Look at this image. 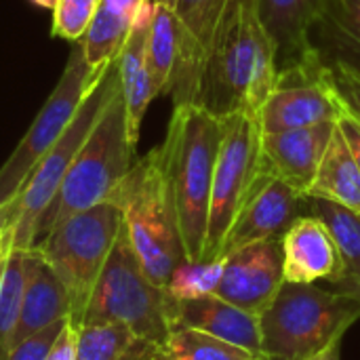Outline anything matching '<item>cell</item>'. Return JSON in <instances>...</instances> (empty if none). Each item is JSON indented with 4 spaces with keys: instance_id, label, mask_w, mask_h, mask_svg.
I'll return each instance as SVG.
<instances>
[{
    "instance_id": "cell-1",
    "label": "cell",
    "mask_w": 360,
    "mask_h": 360,
    "mask_svg": "<svg viewBox=\"0 0 360 360\" xmlns=\"http://www.w3.org/2000/svg\"><path fill=\"white\" fill-rule=\"evenodd\" d=\"M274 80L276 59L257 0H228L196 103L219 118L238 110L259 116Z\"/></svg>"
},
{
    "instance_id": "cell-2",
    "label": "cell",
    "mask_w": 360,
    "mask_h": 360,
    "mask_svg": "<svg viewBox=\"0 0 360 360\" xmlns=\"http://www.w3.org/2000/svg\"><path fill=\"white\" fill-rule=\"evenodd\" d=\"M221 135V118L207 108L198 103L173 108L162 148L188 262H202Z\"/></svg>"
},
{
    "instance_id": "cell-3",
    "label": "cell",
    "mask_w": 360,
    "mask_h": 360,
    "mask_svg": "<svg viewBox=\"0 0 360 360\" xmlns=\"http://www.w3.org/2000/svg\"><path fill=\"white\" fill-rule=\"evenodd\" d=\"M110 202L120 207L124 230L146 274L167 287L188 257L162 143L135 160Z\"/></svg>"
},
{
    "instance_id": "cell-4",
    "label": "cell",
    "mask_w": 360,
    "mask_h": 360,
    "mask_svg": "<svg viewBox=\"0 0 360 360\" xmlns=\"http://www.w3.org/2000/svg\"><path fill=\"white\" fill-rule=\"evenodd\" d=\"M360 319V297L316 285L283 283L259 314L266 360H310L344 340Z\"/></svg>"
},
{
    "instance_id": "cell-5",
    "label": "cell",
    "mask_w": 360,
    "mask_h": 360,
    "mask_svg": "<svg viewBox=\"0 0 360 360\" xmlns=\"http://www.w3.org/2000/svg\"><path fill=\"white\" fill-rule=\"evenodd\" d=\"M135 148L137 143L129 135L127 108L118 86L78 150L59 192L42 213L36 228V243L70 215L108 202L135 165Z\"/></svg>"
},
{
    "instance_id": "cell-6",
    "label": "cell",
    "mask_w": 360,
    "mask_h": 360,
    "mask_svg": "<svg viewBox=\"0 0 360 360\" xmlns=\"http://www.w3.org/2000/svg\"><path fill=\"white\" fill-rule=\"evenodd\" d=\"M118 323L162 350L173 327V295L143 270L124 224L95 285L80 325Z\"/></svg>"
},
{
    "instance_id": "cell-7",
    "label": "cell",
    "mask_w": 360,
    "mask_h": 360,
    "mask_svg": "<svg viewBox=\"0 0 360 360\" xmlns=\"http://www.w3.org/2000/svg\"><path fill=\"white\" fill-rule=\"evenodd\" d=\"M120 228L122 211L108 200L70 215L34 245L70 295V321L74 327H80L82 323Z\"/></svg>"
},
{
    "instance_id": "cell-8",
    "label": "cell",
    "mask_w": 360,
    "mask_h": 360,
    "mask_svg": "<svg viewBox=\"0 0 360 360\" xmlns=\"http://www.w3.org/2000/svg\"><path fill=\"white\" fill-rule=\"evenodd\" d=\"M118 86H120V74H118V61L114 59L101 68L99 76L86 91L65 133L42 156V160L36 165L27 181L23 184L17 196V211L11 228V249H32L36 245V228L42 213L53 202L78 150L82 148L84 139L89 137L91 129L95 127L97 118L101 116L103 108L108 105L110 97Z\"/></svg>"
},
{
    "instance_id": "cell-9",
    "label": "cell",
    "mask_w": 360,
    "mask_h": 360,
    "mask_svg": "<svg viewBox=\"0 0 360 360\" xmlns=\"http://www.w3.org/2000/svg\"><path fill=\"white\" fill-rule=\"evenodd\" d=\"M99 72L101 68L95 70L86 63L82 42L78 40L72 46L65 70L53 93L36 114L21 141L15 146L6 162L0 167V207L8 205L19 196L23 184L27 181L36 165L57 143V139L74 120L86 91L91 89Z\"/></svg>"
},
{
    "instance_id": "cell-10",
    "label": "cell",
    "mask_w": 360,
    "mask_h": 360,
    "mask_svg": "<svg viewBox=\"0 0 360 360\" xmlns=\"http://www.w3.org/2000/svg\"><path fill=\"white\" fill-rule=\"evenodd\" d=\"M221 122L224 135L215 162L202 262H219L228 230L259 173L262 127L257 114L238 110L224 116Z\"/></svg>"
},
{
    "instance_id": "cell-11",
    "label": "cell",
    "mask_w": 360,
    "mask_h": 360,
    "mask_svg": "<svg viewBox=\"0 0 360 360\" xmlns=\"http://www.w3.org/2000/svg\"><path fill=\"white\" fill-rule=\"evenodd\" d=\"M346 112L333 68L319 49L285 70L276 72L274 86L259 110L262 133H281L321 122H338Z\"/></svg>"
},
{
    "instance_id": "cell-12",
    "label": "cell",
    "mask_w": 360,
    "mask_h": 360,
    "mask_svg": "<svg viewBox=\"0 0 360 360\" xmlns=\"http://www.w3.org/2000/svg\"><path fill=\"white\" fill-rule=\"evenodd\" d=\"M310 213L308 196L259 169L221 247V257L247 245L281 238L302 215ZM219 257V259H221Z\"/></svg>"
},
{
    "instance_id": "cell-13",
    "label": "cell",
    "mask_w": 360,
    "mask_h": 360,
    "mask_svg": "<svg viewBox=\"0 0 360 360\" xmlns=\"http://www.w3.org/2000/svg\"><path fill=\"white\" fill-rule=\"evenodd\" d=\"M285 283L283 236L247 245L221 257L213 295L251 314H262Z\"/></svg>"
},
{
    "instance_id": "cell-14",
    "label": "cell",
    "mask_w": 360,
    "mask_h": 360,
    "mask_svg": "<svg viewBox=\"0 0 360 360\" xmlns=\"http://www.w3.org/2000/svg\"><path fill=\"white\" fill-rule=\"evenodd\" d=\"M226 4L228 0H177L175 17L179 25V57L171 84L175 105L198 101Z\"/></svg>"
},
{
    "instance_id": "cell-15",
    "label": "cell",
    "mask_w": 360,
    "mask_h": 360,
    "mask_svg": "<svg viewBox=\"0 0 360 360\" xmlns=\"http://www.w3.org/2000/svg\"><path fill=\"white\" fill-rule=\"evenodd\" d=\"M335 127L338 122H321L281 133H262L259 169L306 196Z\"/></svg>"
},
{
    "instance_id": "cell-16",
    "label": "cell",
    "mask_w": 360,
    "mask_h": 360,
    "mask_svg": "<svg viewBox=\"0 0 360 360\" xmlns=\"http://www.w3.org/2000/svg\"><path fill=\"white\" fill-rule=\"evenodd\" d=\"M283 259L287 283H333L344 272V262L329 228L312 213L302 215L283 234Z\"/></svg>"
},
{
    "instance_id": "cell-17",
    "label": "cell",
    "mask_w": 360,
    "mask_h": 360,
    "mask_svg": "<svg viewBox=\"0 0 360 360\" xmlns=\"http://www.w3.org/2000/svg\"><path fill=\"white\" fill-rule=\"evenodd\" d=\"M173 327L196 329L228 344H234L255 356L262 352V331L259 316L251 314L238 306H232L217 295L173 297Z\"/></svg>"
},
{
    "instance_id": "cell-18",
    "label": "cell",
    "mask_w": 360,
    "mask_h": 360,
    "mask_svg": "<svg viewBox=\"0 0 360 360\" xmlns=\"http://www.w3.org/2000/svg\"><path fill=\"white\" fill-rule=\"evenodd\" d=\"M325 0H257L259 23L272 44L276 72L300 63L316 49L310 32L323 17Z\"/></svg>"
},
{
    "instance_id": "cell-19",
    "label": "cell",
    "mask_w": 360,
    "mask_h": 360,
    "mask_svg": "<svg viewBox=\"0 0 360 360\" xmlns=\"http://www.w3.org/2000/svg\"><path fill=\"white\" fill-rule=\"evenodd\" d=\"M70 316H72V302L65 287L55 276V272L46 266L40 253L34 247L27 249L25 291H23L19 323L11 340V350L32 333Z\"/></svg>"
},
{
    "instance_id": "cell-20",
    "label": "cell",
    "mask_w": 360,
    "mask_h": 360,
    "mask_svg": "<svg viewBox=\"0 0 360 360\" xmlns=\"http://www.w3.org/2000/svg\"><path fill=\"white\" fill-rule=\"evenodd\" d=\"M154 13V2L146 0L143 6L137 13V19L131 27V34L116 57L118 61V74H120V91L127 108V124H129V135L133 143L139 141V131H141V120L146 116V110L150 101L156 97L150 72H148V61H146V42H148V30Z\"/></svg>"
},
{
    "instance_id": "cell-21",
    "label": "cell",
    "mask_w": 360,
    "mask_h": 360,
    "mask_svg": "<svg viewBox=\"0 0 360 360\" xmlns=\"http://www.w3.org/2000/svg\"><path fill=\"white\" fill-rule=\"evenodd\" d=\"M306 196L323 198L360 213V169L344 133L338 127Z\"/></svg>"
},
{
    "instance_id": "cell-22",
    "label": "cell",
    "mask_w": 360,
    "mask_h": 360,
    "mask_svg": "<svg viewBox=\"0 0 360 360\" xmlns=\"http://www.w3.org/2000/svg\"><path fill=\"white\" fill-rule=\"evenodd\" d=\"M76 360H160V348L118 323L76 327Z\"/></svg>"
},
{
    "instance_id": "cell-23",
    "label": "cell",
    "mask_w": 360,
    "mask_h": 360,
    "mask_svg": "<svg viewBox=\"0 0 360 360\" xmlns=\"http://www.w3.org/2000/svg\"><path fill=\"white\" fill-rule=\"evenodd\" d=\"M177 57H179V25L175 17V8L165 4H154L150 30H148V42H146V61L156 95L171 93Z\"/></svg>"
},
{
    "instance_id": "cell-24",
    "label": "cell",
    "mask_w": 360,
    "mask_h": 360,
    "mask_svg": "<svg viewBox=\"0 0 360 360\" xmlns=\"http://www.w3.org/2000/svg\"><path fill=\"white\" fill-rule=\"evenodd\" d=\"M27 249H11L0 259V360L8 359L11 340L21 314Z\"/></svg>"
},
{
    "instance_id": "cell-25",
    "label": "cell",
    "mask_w": 360,
    "mask_h": 360,
    "mask_svg": "<svg viewBox=\"0 0 360 360\" xmlns=\"http://www.w3.org/2000/svg\"><path fill=\"white\" fill-rule=\"evenodd\" d=\"M133 23H135L133 19L120 17L103 6H97V13L89 25L86 34L80 40L82 49H84L86 63L91 68L99 70L105 63L114 61L120 55V51L129 38Z\"/></svg>"
},
{
    "instance_id": "cell-26",
    "label": "cell",
    "mask_w": 360,
    "mask_h": 360,
    "mask_svg": "<svg viewBox=\"0 0 360 360\" xmlns=\"http://www.w3.org/2000/svg\"><path fill=\"white\" fill-rule=\"evenodd\" d=\"M257 356L196 329L177 327L160 350V360H255Z\"/></svg>"
},
{
    "instance_id": "cell-27",
    "label": "cell",
    "mask_w": 360,
    "mask_h": 360,
    "mask_svg": "<svg viewBox=\"0 0 360 360\" xmlns=\"http://www.w3.org/2000/svg\"><path fill=\"white\" fill-rule=\"evenodd\" d=\"M310 213L325 221L344 262V270L360 272V213L323 198H308Z\"/></svg>"
},
{
    "instance_id": "cell-28",
    "label": "cell",
    "mask_w": 360,
    "mask_h": 360,
    "mask_svg": "<svg viewBox=\"0 0 360 360\" xmlns=\"http://www.w3.org/2000/svg\"><path fill=\"white\" fill-rule=\"evenodd\" d=\"M219 270H221V259L219 262H184L173 272L167 285V291L175 300L213 295V289L219 278Z\"/></svg>"
},
{
    "instance_id": "cell-29",
    "label": "cell",
    "mask_w": 360,
    "mask_h": 360,
    "mask_svg": "<svg viewBox=\"0 0 360 360\" xmlns=\"http://www.w3.org/2000/svg\"><path fill=\"white\" fill-rule=\"evenodd\" d=\"M99 0H57L53 6V36L65 40H82L86 34Z\"/></svg>"
},
{
    "instance_id": "cell-30",
    "label": "cell",
    "mask_w": 360,
    "mask_h": 360,
    "mask_svg": "<svg viewBox=\"0 0 360 360\" xmlns=\"http://www.w3.org/2000/svg\"><path fill=\"white\" fill-rule=\"evenodd\" d=\"M321 23H327L342 44L360 55V0H325Z\"/></svg>"
},
{
    "instance_id": "cell-31",
    "label": "cell",
    "mask_w": 360,
    "mask_h": 360,
    "mask_svg": "<svg viewBox=\"0 0 360 360\" xmlns=\"http://www.w3.org/2000/svg\"><path fill=\"white\" fill-rule=\"evenodd\" d=\"M68 323H70V319H63V321H57V323L32 333L30 338H25L11 350L6 360H46Z\"/></svg>"
},
{
    "instance_id": "cell-32",
    "label": "cell",
    "mask_w": 360,
    "mask_h": 360,
    "mask_svg": "<svg viewBox=\"0 0 360 360\" xmlns=\"http://www.w3.org/2000/svg\"><path fill=\"white\" fill-rule=\"evenodd\" d=\"M331 68L346 108L360 120V68L344 59H338Z\"/></svg>"
},
{
    "instance_id": "cell-33",
    "label": "cell",
    "mask_w": 360,
    "mask_h": 360,
    "mask_svg": "<svg viewBox=\"0 0 360 360\" xmlns=\"http://www.w3.org/2000/svg\"><path fill=\"white\" fill-rule=\"evenodd\" d=\"M338 129L344 133L352 154H354V160L360 169V120L346 108V112L338 118Z\"/></svg>"
},
{
    "instance_id": "cell-34",
    "label": "cell",
    "mask_w": 360,
    "mask_h": 360,
    "mask_svg": "<svg viewBox=\"0 0 360 360\" xmlns=\"http://www.w3.org/2000/svg\"><path fill=\"white\" fill-rule=\"evenodd\" d=\"M46 360H76V327L72 325V321L65 325L63 333L59 335L53 352Z\"/></svg>"
},
{
    "instance_id": "cell-35",
    "label": "cell",
    "mask_w": 360,
    "mask_h": 360,
    "mask_svg": "<svg viewBox=\"0 0 360 360\" xmlns=\"http://www.w3.org/2000/svg\"><path fill=\"white\" fill-rule=\"evenodd\" d=\"M146 0H99V6L120 15V17H127V19H133L137 17L139 8L143 6Z\"/></svg>"
},
{
    "instance_id": "cell-36",
    "label": "cell",
    "mask_w": 360,
    "mask_h": 360,
    "mask_svg": "<svg viewBox=\"0 0 360 360\" xmlns=\"http://www.w3.org/2000/svg\"><path fill=\"white\" fill-rule=\"evenodd\" d=\"M333 289L338 291H344V293H352V295H359L360 297V272H348L344 270L342 276L333 283H329Z\"/></svg>"
},
{
    "instance_id": "cell-37",
    "label": "cell",
    "mask_w": 360,
    "mask_h": 360,
    "mask_svg": "<svg viewBox=\"0 0 360 360\" xmlns=\"http://www.w3.org/2000/svg\"><path fill=\"white\" fill-rule=\"evenodd\" d=\"M8 247H11V234L8 236H0V259L4 257V253L8 251Z\"/></svg>"
},
{
    "instance_id": "cell-38",
    "label": "cell",
    "mask_w": 360,
    "mask_h": 360,
    "mask_svg": "<svg viewBox=\"0 0 360 360\" xmlns=\"http://www.w3.org/2000/svg\"><path fill=\"white\" fill-rule=\"evenodd\" d=\"M329 360H342V342L335 344V346L329 350Z\"/></svg>"
},
{
    "instance_id": "cell-39",
    "label": "cell",
    "mask_w": 360,
    "mask_h": 360,
    "mask_svg": "<svg viewBox=\"0 0 360 360\" xmlns=\"http://www.w3.org/2000/svg\"><path fill=\"white\" fill-rule=\"evenodd\" d=\"M30 2H34V4H38V6H42V8H51V11H53V6L57 4V0H30Z\"/></svg>"
},
{
    "instance_id": "cell-40",
    "label": "cell",
    "mask_w": 360,
    "mask_h": 360,
    "mask_svg": "<svg viewBox=\"0 0 360 360\" xmlns=\"http://www.w3.org/2000/svg\"><path fill=\"white\" fill-rule=\"evenodd\" d=\"M154 4H165V6H171V8H175V4H177V0H152Z\"/></svg>"
},
{
    "instance_id": "cell-41",
    "label": "cell",
    "mask_w": 360,
    "mask_h": 360,
    "mask_svg": "<svg viewBox=\"0 0 360 360\" xmlns=\"http://www.w3.org/2000/svg\"><path fill=\"white\" fill-rule=\"evenodd\" d=\"M338 344H340V342H338ZM331 348H333V346H331ZM331 348H329V350H331ZM329 350H327V352H323V354H319V356H314V359H310V360H329Z\"/></svg>"
},
{
    "instance_id": "cell-42",
    "label": "cell",
    "mask_w": 360,
    "mask_h": 360,
    "mask_svg": "<svg viewBox=\"0 0 360 360\" xmlns=\"http://www.w3.org/2000/svg\"><path fill=\"white\" fill-rule=\"evenodd\" d=\"M255 360H266V359H262V356H257V359H255Z\"/></svg>"
}]
</instances>
